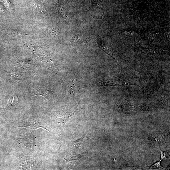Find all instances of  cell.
<instances>
[{
    "label": "cell",
    "instance_id": "1",
    "mask_svg": "<svg viewBox=\"0 0 170 170\" xmlns=\"http://www.w3.org/2000/svg\"><path fill=\"white\" fill-rule=\"evenodd\" d=\"M17 140L20 144L29 149H31L34 144L35 138L32 135L21 136Z\"/></svg>",
    "mask_w": 170,
    "mask_h": 170
},
{
    "label": "cell",
    "instance_id": "2",
    "mask_svg": "<svg viewBox=\"0 0 170 170\" xmlns=\"http://www.w3.org/2000/svg\"><path fill=\"white\" fill-rule=\"evenodd\" d=\"M78 109H75L72 110H67L62 111L60 116L58 117L59 123L62 124H65L69 120H70L75 115L78 110Z\"/></svg>",
    "mask_w": 170,
    "mask_h": 170
},
{
    "label": "cell",
    "instance_id": "7",
    "mask_svg": "<svg viewBox=\"0 0 170 170\" xmlns=\"http://www.w3.org/2000/svg\"><path fill=\"white\" fill-rule=\"evenodd\" d=\"M83 40V39L82 37L78 34L74 36L72 39L73 42L78 43L82 42Z\"/></svg>",
    "mask_w": 170,
    "mask_h": 170
},
{
    "label": "cell",
    "instance_id": "3",
    "mask_svg": "<svg viewBox=\"0 0 170 170\" xmlns=\"http://www.w3.org/2000/svg\"><path fill=\"white\" fill-rule=\"evenodd\" d=\"M83 155L81 154L73 156L70 158L63 159L66 161L68 167L71 168L82 157Z\"/></svg>",
    "mask_w": 170,
    "mask_h": 170
},
{
    "label": "cell",
    "instance_id": "4",
    "mask_svg": "<svg viewBox=\"0 0 170 170\" xmlns=\"http://www.w3.org/2000/svg\"><path fill=\"white\" fill-rule=\"evenodd\" d=\"M85 135H84V136L78 139L77 140L70 142L74 149H77L80 147L83 144V143L85 141Z\"/></svg>",
    "mask_w": 170,
    "mask_h": 170
},
{
    "label": "cell",
    "instance_id": "5",
    "mask_svg": "<svg viewBox=\"0 0 170 170\" xmlns=\"http://www.w3.org/2000/svg\"><path fill=\"white\" fill-rule=\"evenodd\" d=\"M21 160V166L23 168L26 169H31L33 166L32 161L28 158H24Z\"/></svg>",
    "mask_w": 170,
    "mask_h": 170
},
{
    "label": "cell",
    "instance_id": "6",
    "mask_svg": "<svg viewBox=\"0 0 170 170\" xmlns=\"http://www.w3.org/2000/svg\"><path fill=\"white\" fill-rule=\"evenodd\" d=\"M74 82H73L71 85V89L72 93L74 95L78 92V88H79V86L78 85V82L76 80H74Z\"/></svg>",
    "mask_w": 170,
    "mask_h": 170
},
{
    "label": "cell",
    "instance_id": "9",
    "mask_svg": "<svg viewBox=\"0 0 170 170\" xmlns=\"http://www.w3.org/2000/svg\"><path fill=\"white\" fill-rule=\"evenodd\" d=\"M161 153V159L162 160L165 158L166 159V154L165 152H164L160 150Z\"/></svg>",
    "mask_w": 170,
    "mask_h": 170
},
{
    "label": "cell",
    "instance_id": "8",
    "mask_svg": "<svg viewBox=\"0 0 170 170\" xmlns=\"http://www.w3.org/2000/svg\"><path fill=\"white\" fill-rule=\"evenodd\" d=\"M161 160H162L161 159L159 162L151 166L150 167V168L151 169H165L164 168L162 167L161 165L160 162Z\"/></svg>",
    "mask_w": 170,
    "mask_h": 170
}]
</instances>
